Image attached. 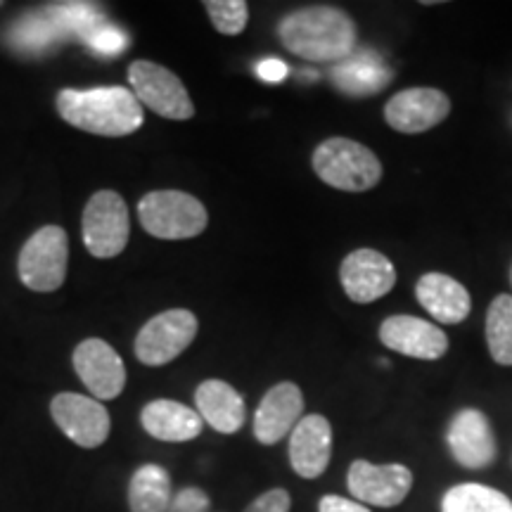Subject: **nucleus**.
Here are the masks:
<instances>
[{"label":"nucleus","instance_id":"1","mask_svg":"<svg viewBox=\"0 0 512 512\" xmlns=\"http://www.w3.org/2000/svg\"><path fill=\"white\" fill-rule=\"evenodd\" d=\"M278 38L292 55L306 62L337 64L356 53L358 29L344 10L311 5L280 19Z\"/></svg>","mask_w":512,"mask_h":512},{"label":"nucleus","instance_id":"7","mask_svg":"<svg viewBox=\"0 0 512 512\" xmlns=\"http://www.w3.org/2000/svg\"><path fill=\"white\" fill-rule=\"evenodd\" d=\"M128 83L143 107H150L159 117L171 121H188L195 117L188 88L183 81L157 62L138 60L128 67Z\"/></svg>","mask_w":512,"mask_h":512},{"label":"nucleus","instance_id":"2","mask_svg":"<svg viewBox=\"0 0 512 512\" xmlns=\"http://www.w3.org/2000/svg\"><path fill=\"white\" fill-rule=\"evenodd\" d=\"M57 112L69 126L93 136L121 138L143 126V105L131 88L102 86L76 91L64 88L57 93Z\"/></svg>","mask_w":512,"mask_h":512},{"label":"nucleus","instance_id":"27","mask_svg":"<svg viewBox=\"0 0 512 512\" xmlns=\"http://www.w3.org/2000/svg\"><path fill=\"white\" fill-rule=\"evenodd\" d=\"M204 10L223 36H240L249 22V5L245 0H207Z\"/></svg>","mask_w":512,"mask_h":512},{"label":"nucleus","instance_id":"5","mask_svg":"<svg viewBox=\"0 0 512 512\" xmlns=\"http://www.w3.org/2000/svg\"><path fill=\"white\" fill-rule=\"evenodd\" d=\"M69 238L60 226H43L19 252V280L34 292H55L67 280Z\"/></svg>","mask_w":512,"mask_h":512},{"label":"nucleus","instance_id":"15","mask_svg":"<svg viewBox=\"0 0 512 512\" xmlns=\"http://www.w3.org/2000/svg\"><path fill=\"white\" fill-rule=\"evenodd\" d=\"M304 418V394L294 382H280L268 389L254 413V437L259 444L273 446L292 434Z\"/></svg>","mask_w":512,"mask_h":512},{"label":"nucleus","instance_id":"16","mask_svg":"<svg viewBox=\"0 0 512 512\" xmlns=\"http://www.w3.org/2000/svg\"><path fill=\"white\" fill-rule=\"evenodd\" d=\"M380 342L396 354L439 361L448 351V337L434 323L415 316H389L380 325Z\"/></svg>","mask_w":512,"mask_h":512},{"label":"nucleus","instance_id":"3","mask_svg":"<svg viewBox=\"0 0 512 512\" xmlns=\"http://www.w3.org/2000/svg\"><path fill=\"white\" fill-rule=\"evenodd\" d=\"M313 171L325 185L344 192H366L382 181V162L370 147L351 138L323 140L311 157Z\"/></svg>","mask_w":512,"mask_h":512},{"label":"nucleus","instance_id":"12","mask_svg":"<svg viewBox=\"0 0 512 512\" xmlns=\"http://www.w3.org/2000/svg\"><path fill=\"white\" fill-rule=\"evenodd\" d=\"M451 114V100L439 88H406L384 105V121L399 133H425Z\"/></svg>","mask_w":512,"mask_h":512},{"label":"nucleus","instance_id":"19","mask_svg":"<svg viewBox=\"0 0 512 512\" xmlns=\"http://www.w3.org/2000/svg\"><path fill=\"white\" fill-rule=\"evenodd\" d=\"M195 406V411L211 430L221 434H235L245 425V399L238 394V389L223 380H204L195 392Z\"/></svg>","mask_w":512,"mask_h":512},{"label":"nucleus","instance_id":"28","mask_svg":"<svg viewBox=\"0 0 512 512\" xmlns=\"http://www.w3.org/2000/svg\"><path fill=\"white\" fill-rule=\"evenodd\" d=\"M166 512H211V501L207 491H202L200 486H185L171 498Z\"/></svg>","mask_w":512,"mask_h":512},{"label":"nucleus","instance_id":"24","mask_svg":"<svg viewBox=\"0 0 512 512\" xmlns=\"http://www.w3.org/2000/svg\"><path fill=\"white\" fill-rule=\"evenodd\" d=\"M486 347L498 366H512V294H498L489 304Z\"/></svg>","mask_w":512,"mask_h":512},{"label":"nucleus","instance_id":"21","mask_svg":"<svg viewBox=\"0 0 512 512\" xmlns=\"http://www.w3.org/2000/svg\"><path fill=\"white\" fill-rule=\"evenodd\" d=\"M332 83L337 91L354 95V98H368L384 91L394 79V72L382 62L380 55L370 50H356L347 60L332 67Z\"/></svg>","mask_w":512,"mask_h":512},{"label":"nucleus","instance_id":"26","mask_svg":"<svg viewBox=\"0 0 512 512\" xmlns=\"http://www.w3.org/2000/svg\"><path fill=\"white\" fill-rule=\"evenodd\" d=\"M50 10H53L50 17L60 22V29L74 31V34H79L86 43L102 29L100 15L86 3H62Z\"/></svg>","mask_w":512,"mask_h":512},{"label":"nucleus","instance_id":"23","mask_svg":"<svg viewBox=\"0 0 512 512\" xmlns=\"http://www.w3.org/2000/svg\"><path fill=\"white\" fill-rule=\"evenodd\" d=\"M441 512H512V501L503 491L467 482L446 491Z\"/></svg>","mask_w":512,"mask_h":512},{"label":"nucleus","instance_id":"6","mask_svg":"<svg viewBox=\"0 0 512 512\" xmlns=\"http://www.w3.org/2000/svg\"><path fill=\"white\" fill-rule=\"evenodd\" d=\"M83 245L95 259H112L128 245L131 219L124 197L114 190H100L83 209Z\"/></svg>","mask_w":512,"mask_h":512},{"label":"nucleus","instance_id":"17","mask_svg":"<svg viewBox=\"0 0 512 512\" xmlns=\"http://www.w3.org/2000/svg\"><path fill=\"white\" fill-rule=\"evenodd\" d=\"M330 458H332L330 420L318 413L304 415L290 434L292 470L304 479H316L328 470Z\"/></svg>","mask_w":512,"mask_h":512},{"label":"nucleus","instance_id":"32","mask_svg":"<svg viewBox=\"0 0 512 512\" xmlns=\"http://www.w3.org/2000/svg\"><path fill=\"white\" fill-rule=\"evenodd\" d=\"M256 72H259V76L264 81L278 83V81H283L285 76H287V64L283 60H275V57H271V60L261 62Z\"/></svg>","mask_w":512,"mask_h":512},{"label":"nucleus","instance_id":"31","mask_svg":"<svg viewBox=\"0 0 512 512\" xmlns=\"http://www.w3.org/2000/svg\"><path fill=\"white\" fill-rule=\"evenodd\" d=\"M318 512H370L366 505L358 501H349L342 496H323L318 503Z\"/></svg>","mask_w":512,"mask_h":512},{"label":"nucleus","instance_id":"14","mask_svg":"<svg viewBox=\"0 0 512 512\" xmlns=\"http://www.w3.org/2000/svg\"><path fill=\"white\" fill-rule=\"evenodd\" d=\"M446 441L453 460L467 470H482L496 460L494 430L479 408H463L448 425Z\"/></svg>","mask_w":512,"mask_h":512},{"label":"nucleus","instance_id":"22","mask_svg":"<svg viewBox=\"0 0 512 512\" xmlns=\"http://www.w3.org/2000/svg\"><path fill=\"white\" fill-rule=\"evenodd\" d=\"M174 494L171 477L162 465H140L128 482V510L131 512H166Z\"/></svg>","mask_w":512,"mask_h":512},{"label":"nucleus","instance_id":"8","mask_svg":"<svg viewBox=\"0 0 512 512\" xmlns=\"http://www.w3.org/2000/svg\"><path fill=\"white\" fill-rule=\"evenodd\" d=\"M197 330H200V323L188 309L157 313L155 318L147 320L136 337L138 361L150 368L166 366L195 342Z\"/></svg>","mask_w":512,"mask_h":512},{"label":"nucleus","instance_id":"4","mask_svg":"<svg viewBox=\"0 0 512 512\" xmlns=\"http://www.w3.org/2000/svg\"><path fill=\"white\" fill-rule=\"evenodd\" d=\"M138 219L152 238L190 240L207 230L209 214L197 197L181 190H155L138 204Z\"/></svg>","mask_w":512,"mask_h":512},{"label":"nucleus","instance_id":"18","mask_svg":"<svg viewBox=\"0 0 512 512\" xmlns=\"http://www.w3.org/2000/svg\"><path fill=\"white\" fill-rule=\"evenodd\" d=\"M415 297L422 309L444 325H458L470 316L472 299L463 283L446 273H425L415 285Z\"/></svg>","mask_w":512,"mask_h":512},{"label":"nucleus","instance_id":"30","mask_svg":"<svg viewBox=\"0 0 512 512\" xmlns=\"http://www.w3.org/2000/svg\"><path fill=\"white\" fill-rule=\"evenodd\" d=\"M88 43H91L93 50H98L102 55H119L121 50L126 48L128 36L121 34V31L114 27H102Z\"/></svg>","mask_w":512,"mask_h":512},{"label":"nucleus","instance_id":"29","mask_svg":"<svg viewBox=\"0 0 512 512\" xmlns=\"http://www.w3.org/2000/svg\"><path fill=\"white\" fill-rule=\"evenodd\" d=\"M292 498L285 489H271L266 494L256 496L252 503L247 505L245 512H290Z\"/></svg>","mask_w":512,"mask_h":512},{"label":"nucleus","instance_id":"13","mask_svg":"<svg viewBox=\"0 0 512 512\" xmlns=\"http://www.w3.org/2000/svg\"><path fill=\"white\" fill-rule=\"evenodd\" d=\"M74 370L93 392V399H117L126 387L124 361L105 339H83L74 349Z\"/></svg>","mask_w":512,"mask_h":512},{"label":"nucleus","instance_id":"9","mask_svg":"<svg viewBox=\"0 0 512 512\" xmlns=\"http://www.w3.org/2000/svg\"><path fill=\"white\" fill-rule=\"evenodd\" d=\"M50 415L64 432V437L72 439L81 448H98L110 437V413L93 396L74 392L57 394L50 403Z\"/></svg>","mask_w":512,"mask_h":512},{"label":"nucleus","instance_id":"11","mask_svg":"<svg viewBox=\"0 0 512 512\" xmlns=\"http://www.w3.org/2000/svg\"><path fill=\"white\" fill-rule=\"evenodd\" d=\"M339 283L351 302L373 304L396 285V268L377 249H356L339 266Z\"/></svg>","mask_w":512,"mask_h":512},{"label":"nucleus","instance_id":"25","mask_svg":"<svg viewBox=\"0 0 512 512\" xmlns=\"http://www.w3.org/2000/svg\"><path fill=\"white\" fill-rule=\"evenodd\" d=\"M12 41H15L17 50H29V53L48 50L57 41L55 19L50 15H29L19 19L15 29H12Z\"/></svg>","mask_w":512,"mask_h":512},{"label":"nucleus","instance_id":"20","mask_svg":"<svg viewBox=\"0 0 512 512\" xmlns=\"http://www.w3.org/2000/svg\"><path fill=\"white\" fill-rule=\"evenodd\" d=\"M143 430L159 441L181 444V441L197 439L204 430V420L195 408L171 399L150 401L140 413Z\"/></svg>","mask_w":512,"mask_h":512},{"label":"nucleus","instance_id":"10","mask_svg":"<svg viewBox=\"0 0 512 512\" xmlns=\"http://www.w3.org/2000/svg\"><path fill=\"white\" fill-rule=\"evenodd\" d=\"M347 486L358 503L394 508L411 494L413 472L401 463L373 465L368 460H354L347 472Z\"/></svg>","mask_w":512,"mask_h":512}]
</instances>
